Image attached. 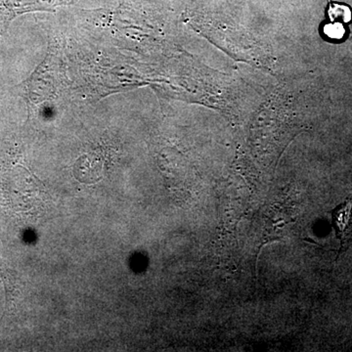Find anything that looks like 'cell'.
I'll return each mask as SVG.
<instances>
[{"mask_svg": "<svg viewBox=\"0 0 352 352\" xmlns=\"http://www.w3.org/2000/svg\"><path fill=\"white\" fill-rule=\"evenodd\" d=\"M323 32L329 38L336 41H340L346 36V28L342 23L331 22L330 24L325 25Z\"/></svg>", "mask_w": 352, "mask_h": 352, "instance_id": "5b68a950", "label": "cell"}, {"mask_svg": "<svg viewBox=\"0 0 352 352\" xmlns=\"http://www.w3.org/2000/svg\"><path fill=\"white\" fill-rule=\"evenodd\" d=\"M60 83L59 59L56 50H50L43 63L20 85L30 115L34 113L41 103L54 96Z\"/></svg>", "mask_w": 352, "mask_h": 352, "instance_id": "6da1fadb", "label": "cell"}, {"mask_svg": "<svg viewBox=\"0 0 352 352\" xmlns=\"http://www.w3.org/2000/svg\"><path fill=\"white\" fill-rule=\"evenodd\" d=\"M329 19L331 22L342 23L347 24L352 19V11L351 7L346 4L330 2L327 10Z\"/></svg>", "mask_w": 352, "mask_h": 352, "instance_id": "277c9868", "label": "cell"}, {"mask_svg": "<svg viewBox=\"0 0 352 352\" xmlns=\"http://www.w3.org/2000/svg\"><path fill=\"white\" fill-rule=\"evenodd\" d=\"M80 0H0V34L13 20L32 12H55L59 7L75 6Z\"/></svg>", "mask_w": 352, "mask_h": 352, "instance_id": "7a4b0ae2", "label": "cell"}, {"mask_svg": "<svg viewBox=\"0 0 352 352\" xmlns=\"http://www.w3.org/2000/svg\"><path fill=\"white\" fill-rule=\"evenodd\" d=\"M332 226L335 229L336 236L340 240V247L338 252V258L346 248L347 234L352 222V195L344 203L337 206L332 212Z\"/></svg>", "mask_w": 352, "mask_h": 352, "instance_id": "3957f363", "label": "cell"}, {"mask_svg": "<svg viewBox=\"0 0 352 352\" xmlns=\"http://www.w3.org/2000/svg\"><path fill=\"white\" fill-rule=\"evenodd\" d=\"M0 271H1V272H3L4 271L3 263H2L1 258H0Z\"/></svg>", "mask_w": 352, "mask_h": 352, "instance_id": "8992f818", "label": "cell"}]
</instances>
